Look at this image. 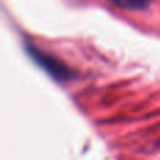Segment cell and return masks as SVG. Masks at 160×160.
I'll use <instances>...</instances> for the list:
<instances>
[{
    "mask_svg": "<svg viewBox=\"0 0 160 160\" xmlns=\"http://www.w3.org/2000/svg\"><path fill=\"white\" fill-rule=\"evenodd\" d=\"M25 51H27L28 56L41 68L44 72H47L53 80L59 83L69 82V80L76 79V72L73 69H70L66 63L61 61L59 58L53 56L52 53L45 52V51L39 49L38 47H35L31 42L25 44Z\"/></svg>",
    "mask_w": 160,
    "mask_h": 160,
    "instance_id": "cell-1",
    "label": "cell"
},
{
    "mask_svg": "<svg viewBox=\"0 0 160 160\" xmlns=\"http://www.w3.org/2000/svg\"><path fill=\"white\" fill-rule=\"evenodd\" d=\"M114 6L124 10H145L150 0H110Z\"/></svg>",
    "mask_w": 160,
    "mask_h": 160,
    "instance_id": "cell-2",
    "label": "cell"
}]
</instances>
